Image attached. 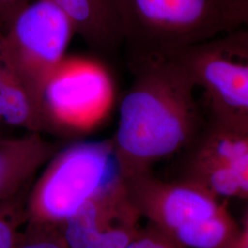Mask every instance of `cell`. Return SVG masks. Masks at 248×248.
<instances>
[{
    "mask_svg": "<svg viewBox=\"0 0 248 248\" xmlns=\"http://www.w3.org/2000/svg\"><path fill=\"white\" fill-rule=\"evenodd\" d=\"M130 68L111 138L125 179L185 150L205 121L195 82L176 57L130 58Z\"/></svg>",
    "mask_w": 248,
    "mask_h": 248,
    "instance_id": "obj_1",
    "label": "cell"
},
{
    "mask_svg": "<svg viewBox=\"0 0 248 248\" xmlns=\"http://www.w3.org/2000/svg\"><path fill=\"white\" fill-rule=\"evenodd\" d=\"M135 209L151 225L185 248H236L242 230L225 204L184 178L163 180L153 172L125 179Z\"/></svg>",
    "mask_w": 248,
    "mask_h": 248,
    "instance_id": "obj_2",
    "label": "cell"
},
{
    "mask_svg": "<svg viewBox=\"0 0 248 248\" xmlns=\"http://www.w3.org/2000/svg\"><path fill=\"white\" fill-rule=\"evenodd\" d=\"M130 58L173 57L242 28L240 0H122Z\"/></svg>",
    "mask_w": 248,
    "mask_h": 248,
    "instance_id": "obj_3",
    "label": "cell"
},
{
    "mask_svg": "<svg viewBox=\"0 0 248 248\" xmlns=\"http://www.w3.org/2000/svg\"><path fill=\"white\" fill-rule=\"evenodd\" d=\"M123 179L111 138L62 146L29 188L27 224L59 228L89 200Z\"/></svg>",
    "mask_w": 248,
    "mask_h": 248,
    "instance_id": "obj_4",
    "label": "cell"
},
{
    "mask_svg": "<svg viewBox=\"0 0 248 248\" xmlns=\"http://www.w3.org/2000/svg\"><path fill=\"white\" fill-rule=\"evenodd\" d=\"M74 35L69 18L52 0H31L3 31L6 67L43 113L45 88L66 59Z\"/></svg>",
    "mask_w": 248,
    "mask_h": 248,
    "instance_id": "obj_5",
    "label": "cell"
},
{
    "mask_svg": "<svg viewBox=\"0 0 248 248\" xmlns=\"http://www.w3.org/2000/svg\"><path fill=\"white\" fill-rule=\"evenodd\" d=\"M195 139L182 151L179 176L214 195L248 198V124L205 110Z\"/></svg>",
    "mask_w": 248,
    "mask_h": 248,
    "instance_id": "obj_6",
    "label": "cell"
},
{
    "mask_svg": "<svg viewBox=\"0 0 248 248\" xmlns=\"http://www.w3.org/2000/svg\"><path fill=\"white\" fill-rule=\"evenodd\" d=\"M173 57L202 90L205 110L248 124V32L244 28Z\"/></svg>",
    "mask_w": 248,
    "mask_h": 248,
    "instance_id": "obj_7",
    "label": "cell"
},
{
    "mask_svg": "<svg viewBox=\"0 0 248 248\" xmlns=\"http://www.w3.org/2000/svg\"><path fill=\"white\" fill-rule=\"evenodd\" d=\"M113 97L106 69L98 62L66 57L45 88L43 109L47 133L76 135L102 120Z\"/></svg>",
    "mask_w": 248,
    "mask_h": 248,
    "instance_id": "obj_8",
    "label": "cell"
},
{
    "mask_svg": "<svg viewBox=\"0 0 248 248\" xmlns=\"http://www.w3.org/2000/svg\"><path fill=\"white\" fill-rule=\"evenodd\" d=\"M141 219L123 179L89 200L58 229L65 248H126L141 230Z\"/></svg>",
    "mask_w": 248,
    "mask_h": 248,
    "instance_id": "obj_9",
    "label": "cell"
},
{
    "mask_svg": "<svg viewBox=\"0 0 248 248\" xmlns=\"http://www.w3.org/2000/svg\"><path fill=\"white\" fill-rule=\"evenodd\" d=\"M62 146L42 133L0 135V202L28 189L36 175Z\"/></svg>",
    "mask_w": 248,
    "mask_h": 248,
    "instance_id": "obj_10",
    "label": "cell"
},
{
    "mask_svg": "<svg viewBox=\"0 0 248 248\" xmlns=\"http://www.w3.org/2000/svg\"><path fill=\"white\" fill-rule=\"evenodd\" d=\"M69 18L75 34L103 53L124 44L122 0H52Z\"/></svg>",
    "mask_w": 248,
    "mask_h": 248,
    "instance_id": "obj_11",
    "label": "cell"
},
{
    "mask_svg": "<svg viewBox=\"0 0 248 248\" xmlns=\"http://www.w3.org/2000/svg\"><path fill=\"white\" fill-rule=\"evenodd\" d=\"M29 188L0 202V248H18L26 227Z\"/></svg>",
    "mask_w": 248,
    "mask_h": 248,
    "instance_id": "obj_12",
    "label": "cell"
},
{
    "mask_svg": "<svg viewBox=\"0 0 248 248\" xmlns=\"http://www.w3.org/2000/svg\"><path fill=\"white\" fill-rule=\"evenodd\" d=\"M18 248H65L58 228L27 224Z\"/></svg>",
    "mask_w": 248,
    "mask_h": 248,
    "instance_id": "obj_13",
    "label": "cell"
},
{
    "mask_svg": "<svg viewBox=\"0 0 248 248\" xmlns=\"http://www.w3.org/2000/svg\"><path fill=\"white\" fill-rule=\"evenodd\" d=\"M126 248H185L159 229L147 224Z\"/></svg>",
    "mask_w": 248,
    "mask_h": 248,
    "instance_id": "obj_14",
    "label": "cell"
},
{
    "mask_svg": "<svg viewBox=\"0 0 248 248\" xmlns=\"http://www.w3.org/2000/svg\"><path fill=\"white\" fill-rule=\"evenodd\" d=\"M31 0H0V29L4 31L12 18Z\"/></svg>",
    "mask_w": 248,
    "mask_h": 248,
    "instance_id": "obj_15",
    "label": "cell"
},
{
    "mask_svg": "<svg viewBox=\"0 0 248 248\" xmlns=\"http://www.w3.org/2000/svg\"><path fill=\"white\" fill-rule=\"evenodd\" d=\"M242 13V28L248 32V0H240Z\"/></svg>",
    "mask_w": 248,
    "mask_h": 248,
    "instance_id": "obj_16",
    "label": "cell"
},
{
    "mask_svg": "<svg viewBox=\"0 0 248 248\" xmlns=\"http://www.w3.org/2000/svg\"><path fill=\"white\" fill-rule=\"evenodd\" d=\"M6 70V62L3 51V31L0 30V79L2 78Z\"/></svg>",
    "mask_w": 248,
    "mask_h": 248,
    "instance_id": "obj_17",
    "label": "cell"
},
{
    "mask_svg": "<svg viewBox=\"0 0 248 248\" xmlns=\"http://www.w3.org/2000/svg\"><path fill=\"white\" fill-rule=\"evenodd\" d=\"M0 135H2V134H1V133H0Z\"/></svg>",
    "mask_w": 248,
    "mask_h": 248,
    "instance_id": "obj_18",
    "label": "cell"
},
{
    "mask_svg": "<svg viewBox=\"0 0 248 248\" xmlns=\"http://www.w3.org/2000/svg\"></svg>",
    "mask_w": 248,
    "mask_h": 248,
    "instance_id": "obj_19",
    "label": "cell"
},
{
    "mask_svg": "<svg viewBox=\"0 0 248 248\" xmlns=\"http://www.w3.org/2000/svg\"><path fill=\"white\" fill-rule=\"evenodd\" d=\"M0 30H1V29H0Z\"/></svg>",
    "mask_w": 248,
    "mask_h": 248,
    "instance_id": "obj_20",
    "label": "cell"
}]
</instances>
